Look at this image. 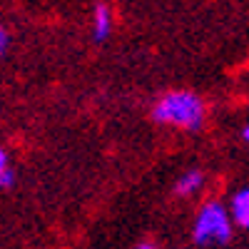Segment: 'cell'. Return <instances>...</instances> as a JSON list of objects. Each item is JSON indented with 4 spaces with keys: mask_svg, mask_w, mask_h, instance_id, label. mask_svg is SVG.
<instances>
[{
    "mask_svg": "<svg viewBox=\"0 0 249 249\" xmlns=\"http://www.w3.org/2000/svg\"><path fill=\"white\" fill-rule=\"evenodd\" d=\"M13 170H10V160H8V152L3 150L0 152V187L3 190H10L13 187Z\"/></svg>",
    "mask_w": 249,
    "mask_h": 249,
    "instance_id": "cell-6",
    "label": "cell"
},
{
    "mask_svg": "<svg viewBox=\"0 0 249 249\" xmlns=\"http://www.w3.org/2000/svg\"><path fill=\"white\" fill-rule=\"evenodd\" d=\"M232 217L242 230L249 232V187H244L232 197Z\"/></svg>",
    "mask_w": 249,
    "mask_h": 249,
    "instance_id": "cell-4",
    "label": "cell"
},
{
    "mask_svg": "<svg viewBox=\"0 0 249 249\" xmlns=\"http://www.w3.org/2000/svg\"><path fill=\"white\" fill-rule=\"evenodd\" d=\"M110 33H112V10L107 3H97L92 13V37L102 43V40H107Z\"/></svg>",
    "mask_w": 249,
    "mask_h": 249,
    "instance_id": "cell-3",
    "label": "cell"
},
{
    "mask_svg": "<svg viewBox=\"0 0 249 249\" xmlns=\"http://www.w3.org/2000/svg\"><path fill=\"white\" fill-rule=\"evenodd\" d=\"M152 120L157 124H172L187 132H199L204 124V105L190 90H172L157 100L152 107Z\"/></svg>",
    "mask_w": 249,
    "mask_h": 249,
    "instance_id": "cell-1",
    "label": "cell"
},
{
    "mask_svg": "<svg viewBox=\"0 0 249 249\" xmlns=\"http://www.w3.org/2000/svg\"><path fill=\"white\" fill-rule=\"evenodd\" d=\"M202 182H204V175H202V172H197V170L187 172V175L179 177V182L175 184V195H179V197H190V195L199 192Z\"/></svg>",
    "mask_w": 249,
    "mask_h": 249,
    "instance_id": "cell-5",
    "label": "cell"
},
{
    "mask_svg": "<svg viewBox=\"0 0 249 249\" xmlns=\"http://www.w3.org/2000/svg\"><path fill=\"white\" fill-rule=\"evenodd\" d=\"M242 137H244V140L249 142V124H247V127H244V132H242Z\"/></svg>",
    "mask_w": 249,
    "mask_h": 249,
    "instance_id": "cell-8",
    "label": "cell"
},
{
    "mask_svg": "<svg viewBox=\"0 0 249 249\" xmlns=\"http://www.w3.org/2000/svg\"><path fill=\"white\" fill-rule=\"evenodd\" d=\"M8 40H10V35H8V30H0V53H8Z\"/></svg>",
    "mask_w": 249,
    "mask_h": 249,
    "instance_id": "cell-7",
    "label": "cell"
},
{
    "mask_svg": "<svg viewBox=\"0 0 249 249\" xmlns=\"http://www.w3.org/2000/svg\"><path fill=\"white\" fill-rule=\"evenodd\" d=\"M192 242L204 244H230L232 242V217L219 202H207L192 227Z\"/></svg>",
    "mask_w": 249,
    "mask_h": 249,
    "instance_id": "cell-2",
    "label": "cell"
}]
</instances>
